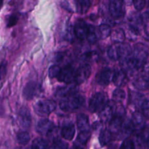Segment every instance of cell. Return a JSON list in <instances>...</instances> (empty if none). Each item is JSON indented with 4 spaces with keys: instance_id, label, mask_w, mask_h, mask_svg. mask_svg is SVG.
Returning a JSON list of instances; mask_svg holds the SVG:
<instances>
[{
    "instance_id": "6da1fadb",
    "label": "cell",
    "mask_w": 149,
    "mask_h": 149,
    "mask_svg": "<svg viewBox=\"0 0 149 149\" xmlns=\"http://www.w3.org/2000/svg\"><path fill=\"white\" fill-rule=\"evenodd\" d=\"M132 50L127 44L116 43L112 45L108 50V55L112 61L123 60L129 58L132 55Z\"/></svg>"
},
{
    "instance_id": "7a4b0ae2",
    "label": "cell",
    "mask_w": 149,
    "mask_h": 149,
    "mask_svg": "<svg viewBox=\"0 0 149 149\" xmlns=\"http://www.w3.org/2000/svg\"><path fill=\"white\" fill-rule=\"evenodd\" d=\"M84 98L81 95L74 94L64 97L60 103V108L65 111H71L77 110L84 105Z\"/></svg>"
},
{
    "instance_id": "3957f363",
    "label": "cell",
    "mask_w": 149,
    "mask_h": 149,
    "mask_svg": "<svg viewBox=\"0 0 149 149\" xmlns=\"http://www.w3.org/2000/svg\"><path fill=\"white\" fill-rule=\"evenodd\" d=\"M35 113L41 116H48L56 109V104L53 100H40L33 106Z\"/></svg>"
},
{
    "instance_id": "277c9868",
    "label": "cell",
    "mask_w": 149,
    "mask_h": 149,
    "mask_svg": "<svg viewBox=\"0 0 149 149\" xmlns=\"http://www.w3.org/2000/svg\"><path fill=\"white\" fill-rule=\"evenodd\" d=\"M108 103L107 97L104 93H97L93 95L89 103V109L91 112L100 111Z\"/></svg>"
},
{
    "instance_id": "5b68a950",
    "label": "cell",
    "mask_w": 149,
    "mask_h": 149,
    "mask_svg": "<svg viewBox=\"0 0 149 149\" xmlns=\"http://www.w3.org/2000/svg\"><path fill=\"white\" fill-rule=\"evenodd\" d=\"M92 72L91 66L89 64H84L81 65L78 69L76 70L74 81L76 85L81 84L89 78Z\"/></svg>"
},
{
    "instance_id": "8992f818",
    "label": "cell",
    "mask_w": 149,
    "mask_h": 149,
    "mask_svg": "<svg viewBox=\"0 0 149 149\" xmlns=\"http://www.w3.org/2000/svg\"><path fill=\"white\" fill-rule=\"evenodd\" d=\"M124 0H109V12L114 18L122 17L125 13Z\"/></svg>"
},
{
    "instance_id": "52a82bcc",
    "label": "cell",
    "mask_w": 149,
    "mask_h": 149,
    "mask_svg": "<svg viewBox=\"0 0 149 149\" xmlns=\"http://www.w3.org/2000/svg\"><path fill=\"white\" fill-rule=\"evenodd\" d=\"M76 70L71 65H66L61 69L59 75L57 77L60 81H63L66 84H71L74 81Z\"/></svg>"
},
{
    "instance_id": "ba28073f",
    "label": "cell",
    "mask_w": 149,
    "mask_h": 149,
    "mask_svg": "<svg viewBox=\"0 0 149 149\" xmlns=\"http://www.w3.org/2000/svg\"><path fill=\"white\" fill-rule=\"evenodd\" d=\"M116 105L113 103H107V104L100 111L99 116L103 122H108L113 117Z\"/></svg>"
},
{
    "instance_id": "9c48e42d",
    "label": "cell",
    "mask_w": 149,
    "mask_h": 149,
    "mask_svg": "<svg viewBox=\"0 0 149 149\" xmlns=\"http://www.w3.org/2000/svg\"><path fill=\"white\" fill-rule=\"evenodd\" d=\"M89 27L87 23L83 20H78L75 23L74 32L75 36L81 40L87 39Z\"/></svg>"
},
{
    "instance_id": "30bf717a",
    "label": "cell",
    "mask_w": 149,
    "mask_h": 149,
    "mask_svg": "<svg viewBox=\"0 0 149 149\" xmlns=\"http://www.w3.org/2000/svg\"><path fill=\"white\" fill-rule=\"evenodd\" d=\"M54 124L50 120L47 119H41L36 125V131L39 134L42 135H49L53 130Z\"/></svg>"
},
{
    "instance_id": "8fae6325",
    "label": "cell",
    "mask_w": 149,
    "mask_h": 149,
    "mask_svg": "<svg viewBox=\"0 0 149 149\" xmlns=\"http://www.w3.org/2000/svg\"><path fill=\"white\" fill-rule=\"evenodd\" d=\"M114 73L111 69L109 68H103L97 75V81L100 85H107L111 81H113V77Z\"/></svg>"
},
{
    "instance_id": "7c38bea8",
    "label": "cell",
    "mask_w": 149,
    "mask_h": 149,
    "mask_svg": "<svg viewBox=\"0 0 149 149\" xmlns=\"http://www.w3.org/2000/svg\"><path fill=\"white\" fill-rule=\"evenodd\" d=\"M18 120L20 126L24 129H27L31 126V116L30 111L26 107H23L20 109L18 114Z\"/></svg>"
},
{
    "instance_id": "4fadbf2b",
    "label": "cell",
    "mask_w": 149,
    "mask_h": 149,
    "mask_svg": "<svg viewBox=\"0 0 149 149\" xmlns=\"http://www.w3.org/2000/svg\"><path fill=\"white\" fill-rule=\"evenodd\" d=\"M145 116L142 114L140 112H135L133 113L132 116V125H133L134 130L138 132H141L145 127L146 122H145Z\"/></svg>"
},
{
    "instance_id": "5bb4252c",
    "label": "cell",
    "mask_w": 149,
    "mask_h": 149,
    "mask_svg": "<svg viewBox=\"0 0 149 149\" xmlns=\"http://www.w3.org/2000/svg\"><path fill=\"white\" fill-rule=\"evenodd\" d=\"M39 90V85L36 82H34V81H30V82H29L26 84L24 90H23V97L26 100H31L35 95H37Z\"/></svg>"
},
{
    "instance_id": "9a60e30c",
    "label": "cell",
    "mask_w": 149,
    "mask_h": 149,
    "mask_svg": "<svg viewBox=\"0 0 149 149\" xmlns=\"http://www.w3.org/2000/svg\"><path fill=\"white\" fill-rule=\"evenodd\" d=\"M77 123L79 132L81 131H90V123H89L88 116L84 113H80L77 116Z\"/></svg>"
},
{
    "instance_id": "2e32d148",
    "label": "cell",
    "mask_w": 149,
    "mask_h": 149,
    "mask_svg": "<svg viewBox=\"0 0 149 149\" xmlns=\"http://www.w3.org/2000/svg\"><path fill=\"white\" fill-rule=\"evenodd\" d=\"M75 132L76 130L74 124L68 123L65 125V126L63 127L62 130H61V135H62L64 139L71 141L74 138Z\"/></svg>"
},
{
    "instance_id": "e0dca14e",
    "label": "cell",
    "mask_w": 149,
    "mask_h": 149,
    "mask_svg": "<svg viewBox=\"0 0 149 149\" xmlns=\"http://www.w3.org/2000/svg\"><path fill=\"white\" fill-rule=\"evenodd\" d=\"M123 125V120L120 115H116L113 116L110 121V130L113 133H119L120 132Z\"/></svg>"
},
{
    "instance_id": "ac0fdd59",
    "label": "cell",
    "mask_w": 149,
    "mask_h": 149,
    "mask_svg": "<svg viewBox=\"0 0 149 149\" xmlns=\"http://www.w3.org/2000/svg\"><path fill=\"white\" fill-rule=\"evenodd\" d=\"M113 81L117 87H122L127 82V74L123 71H116L113 74Z\"/></svg>"
},
{
    "instance_id": "d6986e66",
    "label": "cell",
    "mask_w": 149,
    "mask_h": 149,
    "mask_svg": "<svg viewBox=\"0 0 149 149\" xmlns=\"http://www.w3.org/2000/svg\"><path fill=\"white\" fill-rule=\"evenodd\" d=\"M90 137V131H81L77 136V140L74 143V146L77 148H81L85 145Z\"/></svg>"
},
{
    "instance_id": "ffe728a7",
    "label": "cell",
    "mask_w": 149,
    "mask_h": 149,
    "mask_svg": "<svg viewBox=\"0 0 149 149\" xmlns=\"http://www.w3.org/2000/svg\"><path fill=\"white\" fill-rule=\"evenodd\" d=\"M77 93V89H76L75 86H71L68 85L66 87H63L61 88L58 89L57 90L56 95L57 96L60 97H65L68 95H71L74 94V93Z\"/></svg>"
},
{
    "instance_id": "44dd1931",
    "label": "cell",
    "mask_w": 149,
    "mask_h": 149,
    "mask_svg": "<svg viewBox=\"0 0 149 149\" xmlns=\"http://www.w3.org/2000/svg\"><path fill=\"white\" fill-rule=\"evenodd\" d=\"M133 85L137 90H145L149 87V79L146 78L143 76L141 75V77L137 78L134 81Z\"/></svg>"
},
{
    "instance_id": "7402d4cb",
    "label": "cell",
    "mask_w": 149,
    "mask_h": 149,
    "mask_svg": "<svg viewBox=\"0 0 149 149\" xmlns=\"http://www.w3.org/2000/svg\"><path fill=\"white\" fill-rule=\"evenodd\" d=\"M77 10L80 14H84L88 11L90 6V0H75Z\"/></svg>"
},
{
    "instance_id": "603a6c76",
    "label": "cell",
    "mask_w": 149,
    "mask_h": 149,
    "mask_svg": "<svg viewBox=\"0 0 149 149\" xmlns=\"http://www.w3.org/2000/svg\"><path fill=\"white\" fill-rule=\"evenodd\" d=\"M112 138V132L110 130H103L101 131L99 136V142L101 146H106L110 143Z\"/></svg>"
},
{
    "instance_id": "cb8c5ba5",
    "label": "cell",
    "mask_w": 149,
    "mask_h": 149,
    "mask_svg": "<svg viewBox=\"0 0 149 149\" xmlns=\"http://www.w3.org/2000/svg\"><path fill=\"white\" fill-rule=\"evenodd\" d=\"M99 39H106L111 34V29L110 26L107 24H102L97 29Z\"/></svg>"
},
{
    "instance_id": "d4e9b609",
    "label": "cell",
    "mask_w": 149,
    "mask_h": 149,
    "mask_svg": "<svg viewBox=\"0 0 149 149\" xmlns=\"http://www.w3.org/2000/svg\"><path fill=\"white\" fill-rule=\"evenodd\" d=\"M125 33L123 29H117L111 33V39L115 43H122L125 41Z\"/></svg>"
},
{
    "instance_id": "484cf974",
    "label": "cell",
    "mask_w": 149,
    "mask_h": 149,
    "mask_svg": "<svg viewBox=\"0 0 149 149\" xmlns=\"http://www.w3.org/2000/svg\"><path fill=\"white\" fill-rule=\"evenodd\" d=\"M87 39L90 43H95L99 39L98 33H97V29H95V27L93 26H89L88 33H87Z\"/></svg>"
},
{
    "instance_id": "4316f807",
    "label": "cell",
    "mask_w": 149,
    "mask_h": 149,
    "mask_svg": "<svg viewBox=\"0 0 149 149\" xmlns=\"http://www.w3.org/2000/svg\"><path fill=\"white\" fill-rule=\"evenodd\" d=\"M17 141L20 145H26L30 141V135L27 132L20 131L17 134Z\"/></svg>"
},
{
    "instance_id": "83f0119b",
    "label": "cell",
    "mask_w": 149,
    "mask_h": 149,
    "mask_svg": "<svg viewBox=\"0 0 149 149\" xmlns=\"http://www.w3.org/2000/svg\"><path fill=\"white\" fill-rule=\"evenodd\" d=\"M48 147V143L46 140L43 139V138H36L33 141L31 145L32 148H46Z\"/></svg>"
},
{
    "instance_id": "f1b7e54d",
    "label": "cell",
    "mask_w": 149,
    "mask_h": 149,
    "mask_svg": "<svg viewBox=\"0 0 149 149\" xmlns=\"http://www.w3.org/2000/svg\"><path fill=\"white\" fill-rule=\"evenodd\" d=\"M126 97L125 91L122 89H116L113 93V99L116 102H121Z\"/></svg>"
},
{
    "instance_id": "f546056e",
    "label": "cell",
    "mask_w": 149,
    "mask_h": 149,
    "mask_svg": "<svg viewBox=\"0 0 149 149\" xmlns=\"http://www.w3.org/2000/svg\"><path fill=\"white\" fill-rule=\"evenodd\" d=\"M143 26L145 33L149 36V13H144L142 16Z\"/></svg>"
},
{
    "instance_id": "4dcf8cb0",
    "label": "cell",
    "mask_w": 149,
    "mask_h": 149,
    "mask_svg": "<svg viewBox=\"0 0 149 149\" xmlns=\"http://www.w3.org/2000/svg\"><path fill=\"white\" fill-rule=\"evenodd\" d=\"M61 69L58 65H52L49 69V76L50 78H57L61 72Z\"/></svg>"
},
{
    "instance_id": "1f68e13d",
    "label": "cell",
    "mask_w": 149,
    "mask_h": 149,
    "mask_svg": "<svg viewBox=\"0 0 149 149\" xmlns=\"http://www.w3.org/2000/svg\"><path fill=\"white\" fill-rule=\"evenodd\" d=\"M132 103L136 106H142L144 100H143V95L139 93H134L132 96Z\"/></svg>"
},
{
    "instance_id": "d6a6232c",
    "label": "cell",
    "mask_w": 149,
    "mask_h": 149,
    "mask_svg": "<svg viewBox=\"0 0 149 149\" xmlns=\"http://www.w3.org/2000/svg\"><path fill=\"white\" fill-rule=\"evenodd\" d=\"M141 141L146 146L149 148V129L146 130L141 133Z\"/></svg>"
},
{
    "instance_id": "836d02e7",
    "label": "cell",
    "mask_w": 149,
    "mask_h": 149,
    "mask_svg": "<svg viewBox=\"0 0 149 149\" xmlns=\"http://www.w3.org/2000/svg\"><path fill=\"white\" fill-rule=\"evenodd\" d=\"M141 109H142L143 114L145 116L146 118L149 119V99L144 100L141 106Z\"/></svg>"
},
{
    "instance_id": "e575fe53",
    "label": "cell",
    "mask_w": 149,
    "mask_h": 149,
    "mask_svg": "<svg viewBox=\"0 0 149 149\" xmlns=\"http://www.w3.org/2000/svg\"><path fill=\"white\" fill-rule=\"evenodd\" d=\"M122 148H127V149H132L135 148V143H134L133 141L129 138H127L126 140L123 141L122 146H121Z\"/></svg>"
},
{
    "instance_id": "d590c367",
    "label": "cell",
    "mask_w": 149,
    "mask_h": 149,
    "mask_svg": "<svg viewBox=\"0 0 149 149\" xmlns=\"http://www.w3.org/2000/svg\"><path fill=\"white\" fill-rule=\"evenodd\" d=\"M132 3L135 8L138 11H141L145 7L146 0H132Z\"/></svg>"
},
{
    "instance_id": "8d00e7d4",
    "label": "cell",
    "mask_w": 149,
    "mask_h": 149,
    "mask_svg": "<svg viewBox=\"0 0 149 149\" xmlns=\"http://www.w3.org/2000/svg\"><path fill=\"white\" fill-rule=\"evenodd\" d=\"M53 148H68V144L60 139H56L53 142Z\"/></svg>"
},
{
    "instance_id": "74e56055",
    "label": "cell",
    "mask_w": 149,
    "mask_h": 149,
    "mask_svg": "<svg viewBox=\"0 0 149 149\" xmlns=\"http://www.w3.org/2000/svg\"><path fill=\"white\" fill-rule=\"evenodd\" d=\"M84 61H95L97 58V54L95 52H90L85 53L82 56Z\"/></svg>"
},
{
    "instance_id": "f35d334b",
    "label": "cell",
    "mask_w": 149,
    "mask_h": 149,
    "mask_svg": "<svg viewBox=\"0 0 149 149\" xmlns=\"http://www.w3.org/2000/svg\"><path fill=\"white\" fill-rule=\"evenodd\" d=\"M142 76L149 79V56L142 68Z\"/></svg>"
},
{
    "instance_id": "ab89813d",
    "label": "cell",
    "mask_w": 149,
    "mask_h": 149,
    "mask_svg": "<svg viewBox=\"0 0 149 149\" xmlns=\"http://www.w3.org/2000/svg\"><path fill=\"white\" fill-rule=\"evenodd\" d=\"M17 17L15 15H13L10 16L8 19V23H7V26L8 27H11V26H14L17 23Z\"/></svg>"
},
{
    "instance_id": "60d3db41",
    "label": "cell",
    "mask_w": 149,
    "mask_h": 149,
    "mask_svg": "<svg viewBox=\"0 0 149 149\" xmlns=\"http://www.w3.org/2000/svg\"><path fill=\"white\" fill-rule=\"evenodd\" d=\"M124 2H125V4L130 5V4L132 2V0H124Z\"/></svg>"
},
{
    "instance_id": "b9f144b4",
    "label": "cell",
    "mask_w": 149,
    "mask_h": 149,
    "mask_svg": "<svg viewBox=\"0 0 149 149\" xmlns=\"http://www.w3.org/2000/svg\"><path fill=\"white\" fill-rule=\"evenodd\" d=\"M70 27H71V26H69V28H68V32L70 30H71V28H70ZM67 34H68V36H67V38H69V39H71V34H70V33H67Z\"/></svg>"
}]
</instances>
